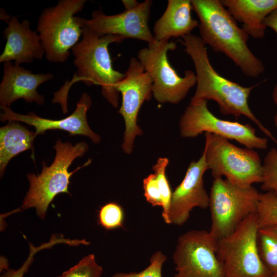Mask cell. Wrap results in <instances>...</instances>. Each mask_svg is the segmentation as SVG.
I'll list each match as a JSON object with an SVG mask.
<instances>
[{"instance_id": "cell-14", "label": "cell", "mask_w": 277, "mask_h": 277, "mask_svg": "<svg viewBox=\"0 0 277 277\" xmlns=\"http://www.w3.org/2000/svg\"><path fill=\"white\" fill-rule=\"evenodd\" d=\"M208 170L205 154L188 167L181 183L172 192L168 213V224L182 226L195 207L207 209L210 197L204 184L203 176Z\"/></svg>"}, {"instance_id": "cell-30", "label": "cell", "mask_w": 277, "mask_h": 277, "mask_svg": "<svg viewBox=\"0 0 277 277\" xmlns=\"http://www.w3.org/2000/svg\"><path fill=\"white\" fill-rule=\"evenodd\" d=\"M264 24L265 27L272 29L277 36V8L272 11L265 18ZM277 45V43H276Z\"/></svg>"}, {"instance_id": "cell-16", "label": "cell", "mask_w": 277, "mask_h": 277, "mask_svg": "<svg viewBox=\"0 0 277 277\" xmlns=\"http://www.w3.org/2000/svg\"><path fill=\"white\" fill-rule=\"evenodd\" d=\"M53 77L51 73L34 74L19 65H13L12 62L4 63L0 84L1 108L10 107L12 103L21 98L27 102L43 105L44 96L38 93L37 89Z\"/></svg>"}, {"instance_id": "cell-27", "label": "cell", "mask_w": 277, "mask_h": 277, "mask_svg": "<svg viewBox=\"0 0 277 277\" xmlns=\"http://www.w3.org/2000/svg\"><path fill=\"white\" fill-rule=\"evenodd\" d=\"M166 260L167 256L161 251L158 250L151 255L149 265L142 271L138 272H117L111 277H162V268Z\"/></svg>"}, {"instance_id": "cell-12", "label": "cell", "mask_w": 277, "mask_h": 277, "mask_svg": "<svg viewBox=\"0 0 277 277\" xmlns=\"http://www.w3.org/2000/svg\"><path fill=\"white\" fill-rule=\"evenodd\" d=\"M124 74L125 77L117 84L116 88L122 96L118 112L123 116L125 126L122 148L125 153L129 154L133 150L135 137L143 134L137 118L142 104L151 98L152 81L134 57L130 59Z\"/></svg>"}, {"instance_id": "cell-9", "label": "cell", "mask_w": 277, "mask_h": 277, "mask_svg": "<svg viewBox=\"0 0 277 277\" xmlns=\"http://www.w3.org/2000/svg\"><path fill=\"white\" fill-rule=\"evenodd\" d=\"M176 47L175 42L155 41L141 49L137 55L152 81V96L161 104L179 103L196 84L195 72L187 70L181 77L169 63L167 53Z\"/></svg>"}, {"instance_id": "cell-29", "label": "cell", "mask_w": 277, "mask_h": 277, "mask_svg": "<svg viewBox=\"0 0 277 277\" xmlns=\"http://www.w3.org/2000/svg\"><path fill=\"white\" fill-rule=\"evenodd\" d=\"M31 248V253L29 254V258L23 263L22 266L17 270L8 269L4 271L1 277H23L24 274L28 271V269L33 260V246H30Z\"/></svg>"}, {"instance_id": "cell-20", "label": "cell", "mask_w": 277, "mask_h": 277, "mask_svg": "<svg viewBox=\"0 0 277 277\" xmlns=\"http://www.w3.org/2000/svg\"><path fill=\"white\" fill-rule=\"evenodd\" d=\"M35 132L17 121H8L0 128V173L3 175L9 161L21 152L33 151Z\"/></svg>"}, {"instance_id": "cell-33", "label": "cell", "mask_w": 277, "mask_h": 277, "mask_svg": "<svg viewBox=\"0 0 277 277\" xmlns=\"http://www.w3.org/2000/svg\"><path fill=\"white\" fill-rule=\"evenodd\" d=\"M274 123L276 128H277V111L274 116Z\"/></svg>"}, {"instance_id": "cell-5", "label": "cell", "mask_w": 277, "mask_h": 277, "mask_svg": "<svg viewBox=\"0 0 277 277\" xmlns=\"http://www.w3.org/2000/svg\"><path fill=\"white\" fill-rule=\"evenodd\" d=\"M86 0H61L45 8L38 17L36 31L50 62L64 63L70 51L82 36L81 17L74 16L83 9Z\"/></svg>"}, {"instance_id": "cell-17", "label": "cell", "mask_w": 277, "mask_h": 277, "mask_svg": "<svg viewBox=\"0 0 277 277\" xmlns=\"http://www.w3.org/2000/svg\"><path fill=\"white\" fill-rule=\"evenodd\" d=\"M6 22L8 26L3 33L6 39L4 49L0 56V62L15 61V64L30 63L42 60L45 51L38 33L30 29V22H20L15 16Z\"/></svg>"}, {"instance_id": "cell-24", "label": "cell", "mask_w": 277, "mask_h": 277, "mask_svg": "<svg viewBox=\"0 0 277 277\" xmlns=\"http://www.w3.org/2000/svg\"><path fill=\"white\" fill-rule=\"evenodd\" d=\"M261 189L277 197V149L271 148L266 154L263 163Z\"/></svg>"}, {"instance_id": "cell-3", "label": "cell", "mask_w": 277, "mask_h": 277, "mask_svg": "<svg viewBox=\"0 0 277 277\" xmlns=\"http://www.w3.org/2000/svg\"><path fill=\"white\" fill-rule=\"evenodd\" d=\"M199 19L200 37L216 52L231 60L246 76L258 77L265 71L263 62L247 45L249 35L220 0H191Z\"/></svg>"}, {"instance_id": "cell-11", "label": "cell", "mask_w": 277, "mask_h": 277, "mask_svg": "<svg viewBox=\"0 0 277 277\" xmlns=\"http://www.w3.org/2000/svg\"><path fill=\"white\" fill-rule=\"evenodd\" d=\"M216 246L206 230H192L181 235L172 256L173 277H224Z\"/></svg>"}, {"instance_id": "cell-23", "label": "cell", "mask_w": 277, "mask_h": 277, "mask_svg": "<svg viewBox=\"0 0 277 277\" xmlns=\"http://www.w3.org/2000/svg\"><path fill=\"white\" fill-rule=\"evenodd\" d=\"M169 160L166 157H159L152 169L155 174L161 192L163 206L162 216L164 222L168 224V213L172 192L166 175V169Z\"/></svg>"}, {"instance_id": "cell-18", "label": "cell", "mask_w": 277, "mask_h": 277, "mask_svg": "<svg viewBox=\"0 0 277 277\" xmlns=\"http://www.w3.org/2000/svg\"><path fill=\"white\" fill-rule=\"evenodd\" d=\"M190 0H168L166 8L155 22L153 35L155 41H169L191 34L199 22L192 18Z\"/></svg>"}, {"instance_id": "cell-26", "label": "cell", "mask_w": 277, "mask_h": 277, "mask_svg": "<svg viewBox=\"0 0 277 277\" xmlns=\"http://www.w3.org/2000/svg\"><path fill=\"white\" fill-rule=\"evenodd\" d=\"M124 213L122 207L114 202L102 206L98 211V224L106 230H113L123 226Z\"/></svg>"}, {"instance_id": "cell-31", "label": "cell", "mask_w": 277, "mask_h": 277, "mask_svg": "<svg viewBox=\"0 0 277 277\" xmlns=\"http://www.w3.org/2000/svg\"><path fill=\"white\" fill-rule=\"evenodd\" d=\"M122 2L125 7V10L134 9L141 4L136 0H123Z\"/></svg>"}, {"instance_id": "cell-7", "label": "cell", "mask_w": 277, "mask_h": 277, "mask_svg": "<svg viewBox=\"0 0 277 277\" xmlns=\"http://www.w3.org/2000/svg\"><path fill=\"white\" fill-rule=\"evenodd\" d=\"M259 230L256 213H253L217 242L216 255L224 277H272L259 254Z\"/></svg>"}, {"instance_id": "cell-28", "label": "cell", "mask_w": 277, "mask_h": 277, "mask_svg": "<svg viewBox=\"0 0 277 277\" xmlns=\"http://www.w3.org/2000/svg\"><path fill=\"white\" fill-rule=\"evenodd\" d=\"M144 195L147 202L152 206H163L161 192L154 173H151L143 182Z\"/></svg>"}, {"instance_id": "cell-15", "label": "cell", "mask_w": 277, "mask_h": 277, "mask_svg": "<svg viewBox=\"0 0 277 277\" xmlns=\"http://www.w3.org/2000/svg\"><path fill=\"white\" fill-rule=\"evenodd\" d=\"M92 104L91 98L86 92L83 93L76 104L73 112L69 116L61 120H50L37 116L30 112L27 114H21L13 111L10 107L3 109L0 114L2 122L17 121L33 126L35 135L44 134L49 130H61L69 132L70 135H82L89 137L95 144L101 141V137L90 128L87 113Z\"/></svg>"}, {"instance_id": "cell-4", "label": "cell", "mask_w": 277, "mask_h": 277, "mask_svg": "<svg viewBox=\"0 0 277 277\" xmlns=\"http://www.w3.org/2000/svg\"><path fill=\"white\" fill-rule=\"evenodd\" d=\"M55 156L52 163L49 166L42 163L41 172L36 175L29 173L27 175L29 182V188L24 197L18 211L34 208L38 216L44 219L49 204L56 195L61 193L71 195L68 188L70 178L78 169L89 165V160L82 166L72 172L68 169L73 161L84 155L89 148L85 142H80L74 145L69 142H62L58 138L53 146Z\"/></svg>"}, {"instance_id": "cell-19", "label": "cell", "mask_w": 277, "mask_h": 277, "mask_svg": "<svg viewBox=\"0 0 277 277\" xmlns=\"http://www.w3.org/2000/svg\"><path fill=\"white\" fill-rule=\"evenodd\" d=\"M221 2L242 29L255 39L264 37L266 27L264 21L277 8V0H222Z\"/></svg>"}, {"instance_id": "cell-1", "label": "cell", "mask_w": 277, "mask_h": 277, "mask_svg": "<svg viewBox=\"0 0 277 277\" xmlns=\"http://www.w3.org/2000/svg\"><path fill=\"white\" fill-rule=\"evenodd\" d=\"M182 38L179 41L193 63L196 76V88L191 101L213 100L217 103L221 113L224 115H232L236 117L245 116L277 145V140L249 107V95L257 85L244 87L219 74L211 65L206 45L199 36L190 34Z\"/></svg>"}, {"instance_id": "cell-25", "label": "cell", "mask_w": 277, "mask_h": 277, "mask_svg": "<svg viewBox=\"0 0 277 277\" xmlns=\"http://www.w3.org/2000/svg\"><path fill=\"white\" fill-rule=\"evenodd\" d=\"M102 273V267L97 263L94 255L90 254L57 277H101Z\"/></svg>"}, {"instance_id": "cell-32", "label": "cell", "mask_w": 277, "mask_h": 277, "mask_svg": "<svg viewBox=\"0 0 277 277\" xmlns=\"http://www.w3.org/2000/svg\"><path fill=\"white\" fill-rule=\"evenodd\" d=\"M272 97L274 103L277 106V83L273 88Z\"/></svg>"}, {"instance_id": "cell-22", "label": "cell", "mask_w": 277, "mask_h": 277, "mask_svg": "<svg viewBox=\"0 0 277 277\" xmlns=\"http://www.w3.org/2000/svg\"><path fill=\"white\" fill-rule=\"evenodd\" d=\"M256 215L260 228L277 226V197L272 193H260Z\"/></svg>"}, {"instance_id": "cell-10", "label": "cell", "mask_w": 277, "mask_h": 277, "mask_svg": "<svg viewBox=\"0 0 277 277\" xmlns=\"http://www.w3.org/2000/svg\"><path fill=\"white\" fill-rule=\"evenodd\" d=\"M179 130L184 138L210 133L234 140L251 149L264 150L268 147V139L258 136L255 129L250 124L219 118L208 109L206 100L190 101L181 116Z\"/></svg>"}, {"instance_id": "cell-8", "label": "cell", "mask_w": 277, "mask_h": 277, "mask_svg": "<svg viewBox=\"0 0 277 277\" xmlns=\"http://www.w3.org/2000/svg\"><path fill=\"white\" fill-rule=\"evenodd\" d=\"M260 193L252 185L243 187L223 177L213 180L209 194V232L216 242L232 233L247 216L256 212Z\"/></svg>"}, {"instance_id": "cell-13", "label": "cell", "mask_w": 277, "mask_h": 277, "mask_svg": "<svg viewBox=\"0 0 277 277\" xmlns=\"http://www.w3.org/2000/svg\"><path fill=\"white\" fill-rule=\"evenodd\" d=\"M152 5L151 0H145L134 9L125 10L111 15L95 10L90 19L81 17V21L83 25L98 36L116 35L124 40L139 39L149 44L155 41L148 25Z\"/></svg>"}, {"instance_id": "cell-21", "label": "cell", "mask_w": 277, "mask_h": 277, "mask_svg": "<svg viewBox=\"0 0 277 277\" xmlns=\"http://www.w3.org/2000/svg\"><path fill=\"white\" fill-rule=\"evenodd\" d=\"M258 247L261 259L272 277H277V226L259 229Z\"/></svg>"}, {"instance_id": "cell-6", "label": "cell", "mask_w": 277, "mask_h": 277, "mask_svg": "<svg viewBox=\"0 0 277 277\" xmlns=\"http://www.w3.org/2000/svg\"><path fill=\"white\" fill-rule=\"evenodd\" d=\"M203 152L213 179L225 177L233 184L246 187L261 183L263 163L256 151L239 147L226 138L205 133Z\"/></svg>"}, {"instance_id": "cell-2", "label": "cell", "mask_w": 277, "mask_h": 277, "mask_svg": "<svg viewBox=\"0 0 277 277\" xmlns=\"http://www.w3.org/2000/svg\"><path fill=\"white\" fill-rule=\"evenodd\" d=\"M82 36L80 42L71 49L76 73L71 81L66 82L54 93L52 102L60 104L63 113H67L69 90L74 83L81 81L88 86H100L103 97L117 108L120 93L116 86L124 79L125 74L113 68L108 46L114 43H121L124 39L113 35L98 36L84 25Z\"/></svg>"}]
</instances>
